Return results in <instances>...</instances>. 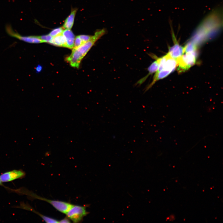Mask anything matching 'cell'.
<instances>
[{
  "label": "cell",
  "mask_w": 223,
  "mask_h": 223,
  "mask_svg": "<svg viewBox=\"0 0 223 223\" xmlns=\"http://www.w3.org/2000/svg\"><path fill=\"white\" fill-rule=\"evenodd\" d=\"M16 208H22L28 211H32L39 215L42 219L47 223H59V221L55 219L44 216L32 208L28 203H20V205L17 206Z\"/></svg>",
  "instance_id": "7"
},
{
  "label": "cell",
  "mask_w": 223,
  "mask_h": 223,
  "mask_svg": "<svg viewBox=\"0 0 223 223\" xmlns=\"http://www.w3.org/2000/svg\"><path fill=\"white\" fill-rule=\"evenodd\" d=\"M159 63V58L153 62L148 68V73L146 75L139 80L136 85H141L145 81L148 77L154 73H155L158 69Z\"/></svg>",
  "instance_id": "9"
},
{
  "label": "cell",
  "mask_w": 223,
  "mask_h": 223,
  "mask_svg": "<svg viewBox=\"0 0 223 223\" xmlns=\"http://www.w3.org/2000/svg\"><path fill=\"white\" fill-rule=\"evenodd\" d=\"M106 30L104 28L97 30L91 39L76 49H72L71 54L66 60L73 67L79 68L81 62L95 42L104 35Z\"/></svg>",
  "instance_id": "1"
},
{
  "label": "cell",
  "mask_w": 223,
  "mask_h": 223,
  "mask_svg": "<svg viewBox=\"0 0 223 223\" xmlns=\"http://www.w3.org/2000/svg\"><path fill=\"white\" fill-rule=\"evenodd\" d=\"M83 43L79 36H78L76 37L75 39L74 46L73 48L76 49L80 46Z\"/></svg>",
  "instance_id": "16"
},
{
  "label": "cell",
  "mask_w": 223,
  "mask_h": 223,
  "mask_svg": "<svg viewBox=\"0 0 223 223\" xmlns=\"http://www.w3.org/2000/svg\"><path fill=\"white\" fill-rule=\"evenodd\" d=\"M25 175V173L22 170H13L1 174L0 179L2 183L8 182L17 179L23 178Z\"/></svg>",
  "instance_id": "6"
},
{
  "label": "cell",
  "mask_w": 223,
  "mask_h": 223,
  "mask_svg": "<svg viewBox=\"0 0 223 223\" xmlns=\"http://www.w3.org/2000/svg\"><path fill=\"white\" fill-rule=\"evenodd\" d=\"M38 37L40 39L43 41L44 42H47L48 43H49L51 41L53 37L49 34L38 36Z\"/></svg>",
  "instance_id": "15"
},
{
  "label": "cell",
  "mask_w": 223,
  "mask_h": 223,
  "mask_svg": "<svg viewBox=\"0 0 223 223\" xmlns=\"http://www.w3.org/2000/svg\"><path fill=\"white\" fill-rule=\"evenodd\" d=\"M77 9H72L70 15L64 21L63 28H64L70 29L72 27L74 20L77 11Z\"/></svg>",
  "instance_id": "12"
},
{
  "label": "cell",
  "mask_w": 223,
  "mask_h": 223,
  "mask_svg": "<svg viewBox=\"0 0 223 223\" xmlns=\"http://www.w3.org/2000/svg\"><path fill=\"white\" fill-rule=\"evenodd\" d=\"M64 28L63 27H60L55 28L51 31L49 33V35L53 37L62 34Z\"/></svg>",
  "instance_id": "14"
},
{
  "label": "cell",
  "mask_w": 223,
  "mask_h": 223,
  "mask_svg": "<svg viewBox=\"0 0 223 223\" xmlns=\"http://www.w3.org/2000/svg\"><path fill=\"white\" fill-rule=\"evenodd\" d=\"M42 70V67L40 65H38L36 68V71L37 73H39Z\"/></svg>",
  "instance_id": "19"
},
{
  "label": "cell",
  "mask_w": 223,
  "mask_h": 223,
  "mask_svg": "<svg viewBox=\"0 0 223 223\" xmlns=\"http://www.w3.org/2000/svg\"><path fill=\"white\" fill-rule=\"evenodd\" d=\"M62 34L66 39L67 47L73 49L75 40V36L73 32L70 29H66L63 30Z\"/></svg>",
  "instance_id": "10"
},
{
  "label": "cell",
  "mask_w": 223,
  "mask_h": 223,
  "mask_svg": "<svg viewBox=\"0 0 223 223\" xmlns=\"http://www.w3.org/2000/svg\"><path fill=\"white\" fill-rule=\"evenodd\" d=\"M0 186H3V184H2V182L1 181L0 179Z\"/></svg>",
  "instance_id": "20"
},
{
  "label": "cell",
  "mask_w": 223,
  "mask_h": 223,
  "mask_svg": "<svg viewBox=\"0 0 223 223\" xmlns=\"http://www.w3.org/2000/svg\"><path fill=\"white\" fill-rule=\"evenodd\" d=\"M184 48L185 53L195 52L197 49L196 46L191 43H188Z\"/></svg>",
  "instance_id": "13"
},
{
  "label": "cell",
  "mask_w": 223,
  "mask_h": 223,
  "mask_svg": "<svg viewBox=\"0 0 223 223\" xmlns=\"http://www.w3.org/2000/svg\"><path fill=\"white\" fill-rule=\"evenodd\" d=\"M79 36L83 43L89 41L92 37L91 36L85 35H79Z\"/></svg>",
  "instance_id": "17"
},
{
  "label": "cell",
  "mask_w": 223,
  "mask_h": 223,
  "mask_svg": "<svg viewBox=\"0 0 223 223\" xmlns=\"http://www.w3.org/2000/svg\"><path fill=\"white\" fill-rule=\"evenodd\" d=\"M6 30L10 36L16 38L24 42L30 43H39L44 42L38 36H22L15 32L10 25L6 27Z\"/></svg>",
  "instance_id": "5"
},
{
  "label": "cell",
  "mask_w": 223,
  "mask_h": 223,
  "mask_svg": "<svg viewBox=\"0 0 223 223\" xmlns=\"http://www.w3.org/2000/svg\"><path fill=\"white\" fill-rule=\"evenodd\" d=\"M185 53L176 59L177 69L179 72L187 70L196 63L195 52Z\"/></svg>",
  "instance_id": "3"
},
{
  "label": "cell",
  "mask_w": 223,
  "mask_h": 223,
  "mask_svg": "<svg viewBox=\"0 0 223 223\" xmlns=\"http://www.w3.org/2000/svg\"><path fill=\"white\" fill-rule=\"evenodd\" d=\"M49 43L57 46L67 47L66 39L62 34L53 37Z\"/></svg>",
  "instance_id": "11"
},
{
  "label": "cell",
  "mask_w": 223,
  "mask_h": 223,
  "mask_svg": "<svg viewBox=\"0 0 223 223\" xmlns=\"http://www.w3.org/2000/svg\"><path fill=\"white\" fill-rule=\"evenodd\" d=\"M26 192H20L19 193L25 194L32 198L37 199L47 202L51 205L57 210L65 214L73 205L70 203L64 201L50 200L43 198L38 196L33 193L30 192L29 190L27 191Z\"/></svg>",
  "instance_id": "2"
},
{
  "label": "cell",
  "mask_w": 223,
  "mask_h": 223,
  "mask_svg": "<svg viewBox=\"0 0 223 223\" xmlns=\"http://www.w3.org/2000/svg\"><path fill=\"white\" fill-rule=\"evenodd\" d=\"M185 53L184 47L178 43H176L170 47L168 53L172 58L177 59Z\"/></svg>",
  "instance_id": "8"
},
{
  "label": "cell",
  "mask_w": 223,
  "mask_h": 223,
  "mask_svg": "<svg viewBox=\"0 0 223 223\" xmlns=\"http://www.w3.org/2000/svg\"><path fill=\"white\" fill-rule=\"evenodd\" d=\"M69 219L67 217L59 221V223H69L70 222Z\"/></svg>",
  "instance_id": "18"
},
{
  "label": "cell",
  "mask_w": 223,
  "mask_h": 223,
  "mask_svg": "<svg viewBox=\"0 0 223 223\" xmlns=\"http://www.w3.org/2000/svg\"><path fill=\"white\" fill-rule=\"evenodd\" d=\"M88 213L85 207L73 204L65 214L68 218L76 223L81 221Z\"/></svg>",
  "instance_id": "4"
}]
</instances>
